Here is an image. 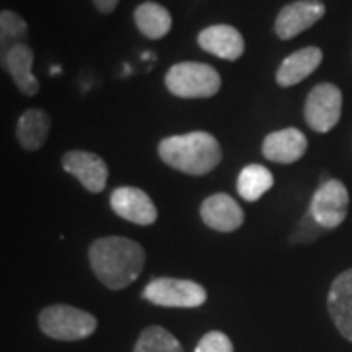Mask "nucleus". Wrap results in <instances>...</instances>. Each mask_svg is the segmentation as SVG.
Listing matches in <instances>:
<instances>
[{"label": "nucleus", "mask_w": 352, "mask_h": 352, "mask_svg": "<svg viewBox=\"0 0 352 352\" xmlns=\"http://www.w3.org/2000/svg\"><path fill=\"white\" fill-rule=\"evenodd\" d=\"M94 276L108 289H124L143 272L147 254L138 241L127 237H100L88 249Z\"/></svg>", "instance_id": "nucleus-1"}, {"label": "nucleus", "mask_w": 352, "mask_h": 352, "mask_svg": "<svg viewBox=\"0 0 352 352\" xmlns=\"http://www.w3.org/2000/svg\"><path fill=\"white\" fill-rule=\"evenodd\" d=\"M159 157L170 168L184 175L204 176L212 173L223 159L219 141L206 131L170 135L159 143Z\"/></svg>", "instance_id": "nucleus-2"}, {"label": "nucleus", "mask_w": 352, "mask_h": 352, "mask_svg": "<svg viewBox=\"0 0 352 352\" xmlns=\"http://www.w3.org/2000/svg\"><path fill=\"white\" fill-rule=\"evenodd\" d=\"M164 87L178 98H212L221 88V76L212 65L182 61L166 71Z\"/></svg>", "instance_id": "nucleus-3"}, {"label": "nucleus", "mask_w": 352, "mask_h": 352, "mask_svg": "<svg viewBox=\"0 0 352 352\" xmlns=\"http://www.w3.org/2000/svg\"><path fill=\"white\" fill-rule=\"evenodd\" d=\"M38 323L43 335H47L50 339L65 340V342L88 339L98 327V321L94 315L73 305H65V303H55L41 309Z\"/></svg>", "instance_id": "nucleus-4"}, {"label": "nucleus", "mask_w": 352, "mask_h": 352, "mask_svg": "<svg viewBox=\"0 0 352 352\" xmlns=\"http://www.w3.org/2000/svg\"><path fill=\"white\" fill-rule=\"evenodd\" d=\"M143 298L159 307L194 309L208 300V292L198 282L180 278H155L143 289Z\"/></svg>", "instance_id": "nucleus-5"}, {"label": "nucleus", "mask_w": 352, "mask_h": 352, "mask_svg": "<svg viewBox=\"0 0 352 352\" xmlns=\"http://www.w3.org/2000/svg\"><path fill=\"white\" fill-rule=\"evenodd\" d=\"M342 112V92L331 82H321L311 88L305 98L303 116L305 124L317 133H327L339 124Z\"/></svg>", "instance_id": "nucleus-6"}, {"label": "nucleus", "mask_w": 352, "mask_h": 352, "mask_svg": "<svg viewBox=\"0 0 352 352\" xmlns=\"http://www.w3.org/2000/svg\"><path fill=\"white\" fill-rule=\"evenodd\" d=\"M349 201L346 186L340 180H327L314 194L309 214L323 229H335L349 214Z\"/></svg>", "instance_id": "nucleus-7"}, {"label": "nucleus", "mask_w": 352, "mask_h": 352, "mask_svg": "<svg viewBox=\"0 0 352 352\" xmlns=\"http://www.w3.org/2000/svg\"><path fill=\"white\" fill-rule=\"evenodd\" d=\"M327 12L325 4L321 0H296L286 4L276 16L274 34L282 41L294 39L315 25Z\"/></svg>", "instance_id": "nucleus-8"}, {"label": "nucleus", "mask_w": 352, "mask_h": 352, "mask_svg": "<svg viewBox=\"0 0 352 352\" xmlns=\"http://www.w3.org/2000/svg\"><path fill=\"white\" fill-rule=\"evenodd\" d=\"M113 214L135 226H153L159 217L155 204L147 192L135 186H120L110 196Z\"/></svg>", "instance_id": "nucleus-9"}, {"label": "nucleus", "mask_w": 352, "mask_h": 352, "mask_svg": "<svg viewBox=\"0 0 352 352\" xmlns=\"http://www.w3.org/2000/svg\"><path fill=\"white\" fill-rule=\"evenodd\" d=\"M65 173L73 175L92 194L106 188L108 182V164L100 155L90 151H69L63 155Z\"/></svg>", "instance_id": "nucleus-10"}, {"label": "nucleus", "mask_w": 352, "mask_h": 352, "mask_svg": "<svg viewBox=\"0 0 352 352\" xmlns=\"http://www.w3.org/2000/svg\"><path fill=\"white\" fill-rule=\"evenodd\" d=\"M200 217L210 229L219 233H233L245 223V214L239 204L223 192L212 194L201 201Z\"/></svg>", "instance_id": "nucleus-11"}, {"label": "nucleus", "mask_w": 352, "mask_h": 352, "mask_svg": "<svg viewBox=\"0 0 352 352\" xmlns=\"http://www.w3.org/2000/svg\"><path fill=\"white\" fill-rule=\"evenodd\" d=\"M198 45L223 61H237L245 53V39L237 28L229 24H214L198 34Z\"/></svg>", "instance_id": "nucleus-12"}, {"label": "nucleus", "mask_w": 352, "mask_h": 352, "mask_svg": "<svg viewBox=\"0 0 352 352\" xmlns=\"http://www.w3.org/2000/svg\"><path fill=\"white\" fill-rule=\"evenodd\" d=\"M305 151H307V138L298 127H284L272 131L263 141L264 159L272 163H296L305 155Z\"/></svg>", "instance_id": "nucleus-13"}, {"label": "nucleus", "mask_w": 352, "mask_h": 352, "mask_svg": "<svg viewBox=\"0 0 352 352\" xmlns=\"http://www.w3.org/2000/svg\"><path fill=\"white\" fill-rule=\"evenodd\" d=\"M329 315L339 333L352 342V268L333 280L327 296Z\"/></svg>", "instance_id": "nucleus-14"}, {"label": "nucleus", "mask_w": 352, "mask_h": 352, "mask_svg": "<svg viewBox=\"0 0 352 352\" xmlns=\"http://www.w3.org/2000/svg\"><path fill=\"white\" fill-rule=\"evenodd\" d=\"M323 61V51L317 45H307L288 55L276 71V82L280 87L289 88L300 85L309 75H314Z\"/></svg>", "instance_id": "nucleus-15"}, {"label": "nucleus", "mask_w": 352, "mask_h": 352, "mask_svg": "<svg viewBox=\"0 0 352 352\" xmlns=\"http://www.w3.org/2000/svg\"><path fill=\"white\" fill-rule=\"evenodd\" d=\"M34 50L28 43H20L2 57V67L12 76L14 85L24 96H36L39 92V80L32 73Z\"/></svg>", "instance_id": "nucleus-16"}, {"label": "nucleus", "mask_w": 352, "mask_h": 352, "mask_svg": "<svg viewBox=\"0 0 352 352\" xmlns=\"http://www.w3.org/2000/svg\"><path fill=\"white\" fill-rule=\"evenodd\" d=\"M50 113L39 108H32L20 116L18 126H16V138H18L20 147L25 151H39L50 138Z\"/></svg>", "instance_id": "nucleus-17"}, {"label": "nucleus", "mask_w": 352, "mask_h": 352, "mask_svg": "<svg viewBox=\"0 0 352 352\" xmlns=\"http://www.w3.org/2000/svg\"><path fill=\"white\" fill-rule=\"evenodd\" d=\"M133 22L147 39H163L173 28L170 12L157 2H141L133 10Z\"/></svg>", "instance_id": "nucleus-18"}, {"label": "nucleus", "mask_w": 352, "mask_h": 352, "mask_svg": "<svg viewBox=\"0 0 352 352\" xmlns=\"http://www.w3.org/2000/svg\"><path fill=\"white\" fill-rule=\"evenodd\" d=\"M274 186V176L263 164H249L239 173L237 192L245 201H256Z\"/></svg>", "instance_id": "nucleus-19"}, {"label": "nucleus", "mask_w": 352, "mask_h": 352, "mask_svg": "<svg viewBox=\"0 0 352 352\" xmlns=\"http://www.w3.org/2000/svg\"><path fill=\"white\" fill-rule=\"evenodd\" d=\"M28 39V24L22 16H18L12 10H2L0 12V50H2V57L8 51L25 43Z\"/></svg>", "instance_id": "nucleus-20"}, {"label": "nucleus", "mask_w": 352, "mask_h": 352, "mask_svg": "<svg viewBox=\"0 0 352 352\" xmlns=\"http://www.w3.org/2000/svg\"><path fill=\"white\" fill-rule=\"evenodd\" d=\"M133 352H184L180 342L173 333H168L164 327L153 325V327L143 329L139 335L138 344Z\"/></svg>", "instance_id": "nucleus-21"}, {"label": "nucleus", "mask_w": 352, "mask_h": 352, "mask_svg": "<svg viewBox=\"0 0 352 352\" xmlns=\"http://www.w3.org/2000/svg\"><path fill=\"white\" fill-rule=\"evenodd\" d=\"M194 352H233V342L221 331L206 333Z\"/></svg>", "instance_id": "nucleus-22"}, {"label": "nucleus", "mask_w": 352, "mask_h": 352, "mask_svg": "<svg viewBox=\"0 0 352 352\" xmlns=\"http://www.w3.org/2000/svg\"><path fill=\"white\" fill-rule=\"evenodd\" d=\"M319 229H323V227L315 221L314 215L307 214L302 221L298 223V227H296V231H294V235H292V241H294V243H309V241H314L315 237L319 235V233H317Z\"/></svg>", "instance_id": "nucleus-23"}, {"label": "nucleus", "mask_w": 352, "mask_h": 352, "mask_svg": "<svg viewBox=\"0 0 352 352\" xmlns=\"http://www.w3.org/2000/svg\"><path fill=\"white\" fill-rule=\"evenodd\" d=\"M92 4L100 14H112L118 8L120 0H92Z\"/></svg>", "instance_id": "nucleus-24"}]
</instances>
